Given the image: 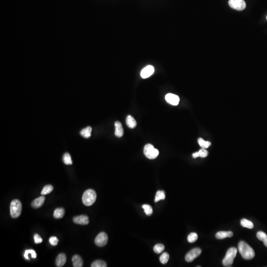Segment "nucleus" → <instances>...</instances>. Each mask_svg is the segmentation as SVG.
Listing matches in <instances>:
<instances>
[{"mask_svg": "<svg viewBox=\"0 0 267 267\" xmlns=\"http://www.w3.org/2000/svg\"><path fill=\"white\" fill-rule=\"evenodd\" d=\"M238 248L239 253L243 258L245 260H251L255 256V252L252 248L244 241L239 243Z\"/></svg>", "mask_w": 267, "mask_h": 267, "instance_id": "obj_1", "label": "nucleus"}, {"mask_svg": "<svg viewBox=\"0 0 267 267\" xmlns=\"http://www.w3.org/2000/svg\"><path fill=\"white\" fill-rule=\"evenodd\" d=\"M97 198V194L94 190L89 189L87 190L83 195L82 201L86 206H91L94 203Z\"/></svg>", "mask_w": 267, "mask_h": 267, "instance_id": "obj_2", "label": "nucleus"}, {"mask_svg": "<svg viewBox=\"0 0 267 267\" xmlns=\"http://www.w3.org/2000/svg\"><path fill=\"white\" fill-rule=\"evenodd\" d=\"M22 210V204L18 199H14L10 205V215L12 218H17L20 216Z\"/></svg>", "mask_w": 267, "mask_h": 267, "instance_id": "obj_3", "label": "nucleus"}, {"mask_svg": "<svg viewBox=\"0 0 267 267\" xmlns=\"http://www.w3.org/2000/svg\"><path fill=\"white\" fill-rule=\"evenodd\" d=\"M236 248L232 247L228 250L226 256L223 260V265L224 267H230L233 264L234 259L237 254Z\"/></svg>", "mask_w": 267, "mask_h": 267, "instance_id": "obj_4", "label": "nucleus"}, {"mask_svg": "<svg viewBox=\"0 0 267 267\" xmlns=\"http://www.w3.org/2000/svg\"><path fill=\"white\" fill-rule=\"evenodd\" d=\"M143 153L147 158L154 159L156 158L159 155L158 150L154 148L153 145L147 144L143 148Z\"/></svg>", "mask_w": 267, "mask_h": 267, "instance_id": "obj_5", "label": "nucleus"}, {"mask_svg": "<svg viewBox=\"0 0 267 267\" xmlns=\"http://www.w3.org/2000/svg\"><path fill=\"white\" fill-rule=\"evenodd\" d=\"M228 5L232 9L239 11L244 10L247 7L244 0H229Z\"/></svg>", "mask_w": 267, "mask_h": 267, "instance_id": "obj_6", "label": "nucleus"}, {"mask_svg": "<svg viewBox=\"0 0 267 267\" xmlns=\"http://www.w3.org/2000/svg\"><path fill=\"white\" fill-rule=\"evenodd\" d=\"M201 249L199 248H195L187 254L185 260L187 262H191L201 254Z\"/></svg>", "mask_w": 267, "mask_h": 267, "instance_id": "obj_7", "label": "nucleus"}, {"mask_svg": "<svg viewBox=\"0 0 267 267\" xmlns=\"http://www.w3.org/2000/svg\"><path fill=\"white\" fill-rule=\"evenodd\" d=\"M108 241V236L106 233L102 232L99 233L96 237L95 242V244L99 247H105L107 244Z\"/></svg>", "mask_w": 267, "mask_h": 267, "instance_id": "obj_8", "label": "nucleus"}, {"mask_svg": "<svg viewBox=\"0 0 267 267\" xmlns=\"http://www.w3.org/2000/svg\"><path fill=\"white\" fill-rule=\"evenodd\" d=\"M165 100L169 104L176 106L179 103L180 98L177 95L169 93L165 96Z\"/></svg>", "mask_w": 267, "mask_h": 267, "instance_id": "obj_9", "label": "nucleus"}, {"mask_svg": "<svg viewBox=\"0 0 267 267\" xmlns=\"http://www.w3.org/2000/svg\"><path fill=\"white\" fill-rule=\"evenodd\" d=\"M154 72V69L152 65H147L142 70L141 72V76L142 78L146 79L150 77Z\"/></svg>", "mask_w": 267, "mask_h": 267, "instance_id": "obj_10", "label": "nucleus"}, {"mask_svg": "<svg viewBox=\"0 0 267 267\" xmlns=\"http://www.w3.org/2000/svg\"><path fill=\"white\" fill-rule=\"evenodd\" d=\"M73 221L75 224L81 225H86L89 223V217L84 215L74 217Z\"/></svg>", "mask_w": 267, "mask_h": 267, "instance_id": "obj_11", "label": "nucleus"}, {"mask_svg": "<svg viewBox=\"0 0 267 267\" xmlns=\"http://www.w3.org/2000/svg\"><path fill=\"white\" fill-rule=\"evenodd\" d=\"M66 256L64 253L59 254L57 257L56 260V266L58 267H62L65 264Z\"/></svg>", "mask_w": 267, "mask_h": 267, "instance_id": "obj_12", "label": "nucleus"}, {"mask_svg": "<svg viewBox=\"0 0 267 267\" xmlns=\"http://www.w3.org/2000/svg\"><path fill=\"white\" fill-rule=\"evenodd\" d=\"M115 135L118 138L122 137L124 134V130L122 127V124L120 122H115Z\"/></svg>", "mask_w": 267, "mask_h": 267, "instance_id": "obj_13", "label": "nucleus"}, {"mask_svg": "<svg viewBox=\"0 0 267 267\" xmlns=\"http://www.w3.org/2000/svg\"><path fill=\"white\" fill-rule=\"evenodd\" d=\"M45 200V198L44 196H40L37 198L35 199L31 203V206L33 208L37 209L43 205L44 201Z\"/></svg>", "mask_w": 267, "mask_h": 267, "instance_id": "obj_14", "label": "nucleus"}, {"mask_svg": "<svg viewBox=\"0 0 267 267\" xmlns=\"http://www.w3.org/2000/svg\"><path fill=\"white\" fill-rule=\"evenodd\" d=\"M232 236H233V232L231 231H228V232L221 231L216 234V238L218 239H223L226 237H231Z\"/></svg>", "mask_w": 267, "mask_h": 267, "instance_id": "obj_15", "label": "nucleus"}, {"mask_svg": "<svg viewBox=\"0 0 267 267\" xmlns=\"http://www.w3.org/2000/svg\"><path fill=\"white\" fill-rule=\"evenodd\" d=\"M73 266L74 267H82L83 265L82 259L78 255H75L72 258Z\"/></svg>", "mask_w": 267, "mask_h": 267, "instance_id": "obj_16", "label": "nucleus"}, {"mask_svg": "<svg viewBox=\"0 0 267 267\" xmlns=\"http://www.w3.org/2000/svg\"><path fill=\"white\" fill-rule=\"evenodd\" d=\"M127 125L131 129H134L137 126V122L134 118L131 115H128L126 119Z\"/></svg>", "mask_w": 267, "mask_h": 267, "instance_id": "obj_17", "label": "nucleus"}, {"mask_svg": "<svg viewBox=\"0 0 267 267\" xmlns=\"http://www.w3.org/2000/svg\"><path fill=\"white\" fill-rule=\"evenodd\" d=\"M65 214V209L62 208H58L54 210L53 215L56 219H61L64 216Z\"/></svg>", "mask_w": 267, "mask_h": 267, "instance_id": "obj_18", "label": "nucleus"}, {"mask_svg": "<svg viewBox=\"0 0 267 267\" xmlns=\"http://www.w3.org/2000/svg\"><path fill=\"white\" fill-rule=\"evenodd\" d=\"M92 130V128L91 127H87L86 128L82 130L80 132V134L85 138H89L91 135Z\"/></svg>", "mask_w": 267, "mask_h": 267, "instance_id": "obj_19", "label": "nucleus"}, {"mask_svg": "<svg viewBox=\"0 0 267 267\" xmlns=\"http://www.w3.org/2000/svg\"><path fill=\"white\" fill-rule=\"evenodd\" d=\"M240 224H241V226H243V227L247 228L249 229H252L254 228V224H253V223L248 220L245 219H243L241 220V221H240Z\"/></svg>", "mask_w": 267, "mask_h": 267, "instance_id": "obj_20", "label": "nucleus"}, {"mask_svg": "<svg viewBox=\"0 0 267 267\" xmlns=\"http://www.w3.org/2000/svg\"><path fill=\"white\" fill-rule=\"evenodd\" d=\"M165 198V194L163 191H157L155 195L154 201L155 202H158L160 200H164Z\"/></svg>", "mask_w": 267, "mask_h": 267, "instance_id": "obj_21", "label": "nucleus"}, {"mask_svg": "<svg viewBox=\"0 0 267 267\" xmlns=\"http://www.w3.org/2000/svg\"><path fill=\"white\" fill-rule=\"evenodd\" d=\"M198 143L199 146L202 148H207L211 145L210 142L208 141H205L202 138H199L198 139Z\"/></svg>", "mask_w": 267, "mask_h": 267, "instance_id": "obj_22", "label": "nucleus"}, {"mask_svg": "<svg viewBox=\"0 0 267 267\" xmlns=\"http://www.w3.org/2000/svg\"><path fill=\"white\" fill-rule=\"evenodd\" d=\"M63 162L66 165H71L72 164V161L71 159V156L69 153H65L64 154L62 158Z\"/></svg>", "mask_w": 267, "mask_h": 267, "instance_id": "obj_23", "label": "nucleus"}, {"mask_svg": "<svg viewBox=\"0 0 267 267\" xmlns=\"http://www.w3.org/2000/svg\"><path fill=\"white\" fill-rule=\"evenodd\" d=\"M92 267H106V263L102 260H96L91 265Z\"/></svg>", "mask_w": 267, "mask_h": 267, "instance_id": "obj_24", "label": "nucleus"}, {"mask_svg": "<svg viewBox=\"0 0 267 267\" xmlns=\"http://www.w3.org/2000/svg\"><path fill=\"white\" fill-rule=\"evenodd\" d=\"M54 187L52 185H48L44 187L43 190L41 191L42 195H48L53 191Z\"/></svg>", "mask_w": 267, "mask_h": 267, "instance_id": "obj_25", "label": "nucleus"}, {"mask_svg": "<svg viewBox=\"0 0 267 267\" xmlns=\"http://www.w3.org/2000/svg\"><path fill=\"white\" fill-rule=\"evenodd\" d=\"M142 208L144 209L146 215L147 216H150L153 213V210L151 206L148 204H143L142 205Z\"/></svg>", "mask_w": 267, "mask_h": 267, "instance_id": "obj_26", "label": "nucleus"}, {"mask_svg": "<svg viewBox=\"0 0 267 267\" xmlns=\"http://www.w3.org/2000/svg\"><path fill=\"white\" fill-rule=\"evenodd\" d=\"M198 239V235L195 232H191L187 236V240L190 243H195Z\"/></svg>", "mask_w": 267, "mask_h": 267, "instance_id": "obj_27", "label": "nucleus"}, {"mask_svg": "<svg viewBox=\"0 0 267 267\" xmlns=\"http://www.w3.org/2000/svg\"><path fill=\"white\" fill-rule=\"evenodd\" d=\"M165 249L164 245L162 244H158L154 246V250L155 253L157 254H159L162 252Z\"/></svg>", "mask_w": 267, "mask_h": 267, "instance_id": "obj_28", "label": "nucleus"}, {"mask_svg": "<svg viewBox=\"0 0 267 267\" xmlns=\"http://www.w3.org/2000/svg\"><path fill=\"white\" fill-rule=\"evenodd\" d=\"M169 259V255L167 252H164L160 257V261L163 264H165L168 262Z\"/></svg>", "mask_w": 267, "mask_h": 267, "instance_id": "obj_29", "label": "nucleus"}, {"mask_svg": "<svg viewBox=\"0 0 267 267\" xmlns=\"http://www.w3.org/2000/svg\"><path fill=\"white\" fill-rule=\"evenodd\" d=\"M257 237L261 241H263L265 239H267V235L265 232L260 231L257 233Z\"/></svg>", "mask_w": 267, "mask_h": 267, "instance_id": "obj_30", "label": "nucleus"}, {"mask_svg": "<svg viewBox=\"0 0 267 267\" xmlns=\"http://www.w3.org/2000/svg\"><path fill=\"white\" fill-rule=\"evenodd\" d=\"M198 152L199 157H200V158H206L208 154V152L207 150H205L204 148L199 150Z\"/></svg>", "mask_w": 267, "mask_h": 267, "instance_id": "obj_31", "label": "nucleus"}, {"mask_svg": "<svg viewBox=\"0 0 267 267\" xmlns=\"http://www.w3.org/2000/svg\"><path fill=\"white\" fill-rule=\"evenodd\" d=\"M49 242L51 245L56 246L58 244V239L56 236H52L50 238Z\"/></svg>", "mask_w": 267, "mask_h": 267, "instance_id": "obj_32", "label": "nucleus"}, {"mask_svg": "<svg viewBox=\"0 0 267 267\" xmlns=\"http://www.w3.org/2000/svg\"><path fill=\"white\" fill-rule=\"evenodd\" d=\"M34 241H35V243L36 244H39L40 243H42V241H43V239L38 234H35L34 235Z\"/></svg>", "mask_w": 267, "mask_h": 267, "instance_id": "obj_33", "label": "nucleus"}, {"mask_svg": "<svg viewBox=\"0 0 267 267\" xmlns=\"http://www.w3.org/2000/svg\"><path fill=\"white\" fill-rule=\"evenodd\" d=\"M28 251L29 253L30 254H31V257H32V258H36V252H35V251L34 250H32V249H30V250H28Z\"/></svg>", "mask_w": 267, "mask_h": 267, "instance_id": "obj_34", "label": "nucleus"}, {"mask_svg": "<svg viewBox=\"0 0 267 267\" xmlns=\"http://www.w3.org/2000/svg\"><path fill=\"white\" fill-rule=\"evenodd\" d=\"M192 156L194 158H198V157H199L198 152H195V153L192 154Z\"/></svg>", "mask_w": 267, "mask_h": 267, "instance_id": "obj_35", "label": "nucleus"}, {"mask_svg": "<svg viewBox=\"0 0 267 267\" xmlns=\"http://www.w3.org/2000/svg\"><path fill=\"white\" fill-rule=\"evenodd\" d=\"M263 242L265 246L267 247V239H265Z\"/></svg>", "mask_w": 267, "mask_h": 267, "instance_id": "obj_36", "label": "nucleus"}, {"mask_svg": "<svg viewBox=\"0 0 267 267\" xmlns=\"http://www.w3.org/2000/svg\"></svg>", "mask_w": 267, "mask_h": 267, "instance_id": "obj_37", "label": "nucleus"}]
</instances>
